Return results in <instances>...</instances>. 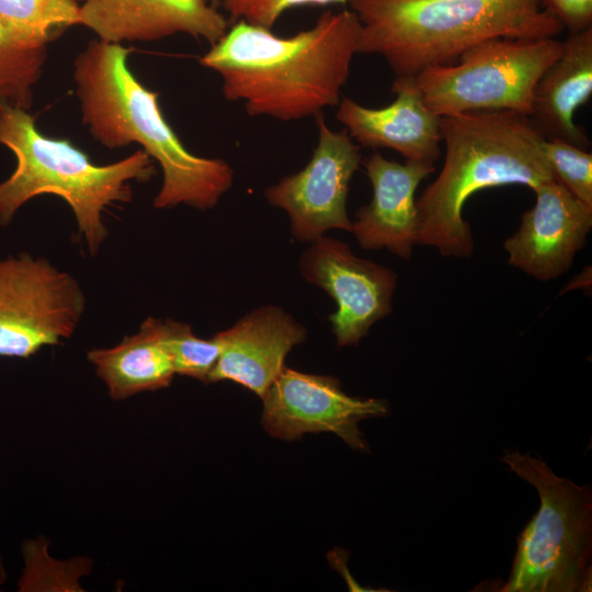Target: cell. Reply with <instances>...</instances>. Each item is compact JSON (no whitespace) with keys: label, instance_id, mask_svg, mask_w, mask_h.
<instances>
[{"label":"cell","instance_id":"obj_1","mask_svg":"<svg viewBox=\"0 0 592 592\" xmlns=\"http://www.w3.org/2000/svg\"><path fill=\"white\" fill-rule=\"evenodd\" d=\"M360 30L352 10L326 11L287 37L237 21L198 62L220 76L224 98L243 102L250 116L315 117L339 104Z\"/></svg>","mask_w":592,"mask_h":592},{"label":"cell","instance_id":"obj_2","mask_svg":"<svg viewBox=\"0 0 592 592\" xmlns=\"http://www.w3.org/2000/svg\"><path fill=\"white\" fill-rule=\"evenodd\" d=\"M129 53L119 43L94 39L75 59L83 124L104 147L135 143L160 166L162 184L153 198L155 208H213L234 184L232 168L220 158L196 156L186 149L166 119L158 92L132 72Z\"/></svg>","mask_w":592,"mask_h":592},{"label":"cell","instance_id":"obj_3","mask_svg":"<svg viewBox=\"0 0 592 592\" xmlns=\"http://www.w3.org/2000/svg\"><path fill=\"white\" fill-rule=\"evenodd\" d=\"M445 158L439 177L417 200L415 243L444 257L474 252L466 201L489 187L521 184L533 191L554 180L543 151L544 137L528 116L512 112H469L440 116Z\"/></svg>","mask_w":592,"mask_h":592},{"label":"cell","instance_id":"obj_4","mask_svg":"<svg viewBox=\"0 0 592 592\" xmlns=\"http://www.w3.org/2000/svg\"><path fill=\"white\" fill-rule=\"evenodd\" d=\"M360 23L357 54L382 56L396 77L453 64L493 37H556L562 25L540 0H348Z\"/></svg>","mask_w":592,"mask_h":592},{"label":"cell","instance_id":"obj_5","mask_svg":"<svg viewBox=\"0 0 592 592\" xmlns=\"http://www.w3.org/2000/svg\"><path fill=\"white\" fill-rule=\"evenodd\" d=\"M0 144L16 158L15 170L0 183V224L7 226L38 195H57L70 206L91 255L109 235L106 207L130 202V183L148 182L156 174L153 160L143 149L110 164H95L69 140L42 134L25 109L5 102H0Z\"/></svg>","mask_w":592,"mask_h":592},{"label":"cell","instance_id":"obj_6","mask_svg":"<svg viewBox=\"0 0 592 592\" xmlns=\"http://www.w3.org/2000/svg\"><path fill=\"white\" fill-rule=\"evenodd\" d=\"M501 460L539 496V509L517 537L501 592H587L592 587V489L559 477L533 453Z\"/></svg>","mask_w":592,"mask_h":592},{"label":"cell","instance_id":"obj_7","mask_svg":"<svg viewBox=\"0 0 592 592\" xmlns=\"http://www.w3.org/2000/svg\"><path fill=\"white\" fill-rule=\"evenodd\" d=\"M561 48L556 37H493L465 50L457 64L429 67L413 78L439 116L497 111L530 116L535 86Z\"/></svg>","mask_w":592,"mask_h":592},{"label":"cell","instance_id":"obj_8","mask_svg":"<svg viewBox=\"0 0 592 592\" xmlns=\"http://www.w3.org/2000/svg\"><path fill=\"white\" fill-rule=\"evenodd\" d=\"M86 310L78 281L44 258L0 260V356L29 358L76 331Z\"/></svg>","mask_w":592,"mask_h":592},{"label":"cell","instance_id":"obj_9","mask_svg":"<svg viewBox=\"0 0 592 592\" xmlns=\"http://www.w3.org/2000/svg\"><path fill=\"white\" fill-rule=\"evenodd\" d=\"M315 118L318 143L306 167L264 191L270 205L286 212L291 234L301 242H312L331 229L351 232L346 200L362 162L361 147L345 129L329 128L322 113Z\"/></svg>","mask_w":592,"mask_h":592},{"label":"cell","instance_id":"obj_10","mask_svg":"<svg viewBox=\"0 0 592 592\" xmlns=\"http://www.w3.org/2000/svg\"><path fill=\"white\" fill-rule=\"evenodd\" d=\"M261 399V424L272 437L294 441L307 433L330 432L356 451L368 449L358 423L390 411L385 399L345 394L333 376L286 366Z\"/></svg>","mask_w":592,"mask_h":592},{"label":"cell","instance_id":"obj_11","mask_svg":"<svg viewBox=\"0 0 592 592\" xmlns=\"http://www.w3.org/2000/svg\"><path fill=\"white\" fill-rule=\"evenodd\" d=\"M310 243L299 259V272L335 301L329 321L337 345H357L375 322L391 312L397 274L355 255L335 238L323 235Z\"/></svg>","mask_w":592,"mask_h":592},{"label":"cell","instance_id":"obj_12","mask_svg":"<svg viewBox=\"0 0 592 592\" xmlns=\"http://www.w3.org/2000/svg\"><path fill=\"white\" fill-rule=\"evenodd\" d=\"M535 204L504 241L508 263L543 282L566 273L592 228V206L554 180L538 185Z\"/></svg>","mask_w":592,"mask_h":592},{"label":"cell","instance_id":"obj_13","mask_svg":"<svg viewBox=\"0 0 592 592\" xmlns=\"http://www.w3.org/2000/svg\"><path fill=\"white\" fill-rule=\"evenodd\" d=\"M214 338L219 356L208 384L230 380L262 398L284 368L287 354L306 341L307 331L281 307L265 305Z\"/></svg>","mask_w":592,"mask_h":592},{"label":"cell","instance_id":"obj_14","mask_svg":"<svg viewBox=\"0 0 592 592\" xmlns=\"http://www.w3.org/2000/svg\"><path fill=\"white\" fill-rule=\"evenodd\" d=\"M79 24L109 43L150 42L184 33L212 45L228 19L209 0H82Z\"/></svg>","mask_w":592,"mask_h":592},{"label":"cell","instance_id":"obj_15","mask_svg":"<svg viewBox=\"0 0 592 592\" xmlns=\"http://www.w3.org/2000/svg\"><path fill=\"white\" fill-rule=\"evenodd\" d=\"M373 195L352 221L358 244L365 250L387 249L390 253L410 259L415 243V192L435 170L433 162L391 161L380 153H372L364 162Z\"/></svg>","mask_w":592,"mask_h":592},{"label":"cell","instance_id":"obj_16","mask_svg":"<svg viewBox=\"0 0 592 592\" xmlns=\"http://www.w3.org/2000/svg\"><path fill=\"white\" fill-rule=\"evenodd\" d=\"M391 91L396 99L377 109L341 98L335 117L363 147L389 148L407 160L434 163L441 155L440 116L425 104L413 77H396Z\"/></svg>","mask_w":592,"mask_h":592},{"label":"cell","instance_id":"obj_17","mask_svg":"<svg viewBox=\"0 0 592 592\" xmlns=\"http://www.w3.org/2000/svg\"><path fill=\"white\" fill-rule=\"evenodd\" d=\"M592 94V26L562 41L560 55L538 79L528 116L547 139L557 138L587 149L590 141L573 122L574 112Z\"/></svg>","mask_w":592,"mask_h":592},{"label":"cell","instance_id":"obj_18","mask_svg":"<svg viewBox=\"0 0 592 592\" xmlns=\"http://www.w3.org/2000/svg\"><path fill=\"white\" fill-rule=\"evenodd\" d=\"M89 362L113 400L168 387L175 371L162 333V320L148 317L137 333L112 348L92 349Z\"/></svg>","mask_w":592,"mask_h":592},{"label":"cell","instance_id":"obj_19","mask_svg":"<svg viewBox=\"0 0 592 592\" xmlns=\"http://www.w3.org/2000/svg\"><path fill=\"white\" fill-rule=\"evenodd\" d=\"M0 21L22 43L46 47L58 31L79 24L78 0H0Z\"/></svg>","mask_w":592,"mask_h":592},{"label":"cell","instance_id":"obj_20","mask_svg":"<svg viewBox=\"0 0 592 592\" xmlns=\"http://www.w3.org/2000/svg\"><path fill=\"white\" fill-rule=\"evenodd\" d=\"M45 58L46 47L22 43L0 21V102L27 110Z\"/></svg>","mask_w":592,"mask_h":592},{"label":"cell","instance_id":"obj_21","mask_svg":"<svg viewBox=\"0 0 592 592\" xmlns=\"http://www.w3.org/2000/svg\"><path fill=\"white\" fill-rule=\"evenodd\" d=\"M162 333L175 375L208 384L209 375L219 356L216 339L198 338L191 325L172 319L162 320Z\"/></svg>","mask_w":592,"mask_h":592},{"label":"cell","instance_id":"obj_22","mask_svg":"<svg viewBox=\"0 0 592 592\" xmlns=\"http://www.w3.org/2000/svg\"><path fill=\"white\" fill-rule=\"evenodd\" d=\"M543 151L555 182L592 206V155L557 138H545Z\"/></svg>","mask_w":592,"mask_h":592},{"label":"cell","instance_id":"obj_23","mask_svg":"<svg viewBox=\"0 0 592 592\" xmlns=\"http://www.w3.org/2000/svg\"><path fill=\"white\" fill-rule=\"evenodd\" d=\"M228 21H244L272 30L280 16L288 9L303 5H328L348 3V0H221Z\"/></svg>","mask_w":592,"mask_h":592},{"label":"cell","instance_id":"obj_24","mask_svg":"<svg viewBox=\"0 0 592 592\" xmlns=\"http://www.w3.org/2000/svg\"><path fill=\"white\" fill-rule=\"evenodd\" d=\"M540 4L570 33L592 26V0H540Z\"/></svg>","mask_w":592,"mask_h":592},{"label":"cell","instance_id":"obj_25","mask_svg":"<svg viewBox=\"0 0 592 592\" xmlns=\"http://www.w3.org/2000/svg\"><path fill=\"white\" fill-rule=\"evenodd\" d=\"M209 2H210L212 4H214V5H216V7H217V5H218V3H219V0H209Z\"/></svg>","mask_w":592,"mask_h":592}]
</instances>
